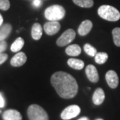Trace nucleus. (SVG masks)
Here are the masks:
<instances>
[{"instance_id": "nucleus-15", "label": "nucleus", "mask_w": 120, "mask_h": 120, "mask_svg": "<svg viewBox=\"0 0 120 120\" xmlns=\"http://www.w3.org/2000/svg\"><path fill=\"white\" fill-rule=\"evenodd\" d=\"M12 30V27L10 24L6 23L0 28V41L5 40L10 34Z\"/></svg>"}, {"instance_id": "nucleus-28", "label": "nucleus", "mask_w": 120, "mask_h": 120, "mask_svg": "<svg viewBox=\"0 0 120 120\" xmlns=\"http://www.w3.org/2000/svg\"><path fill=\"white\" fill-rule=\"evenodd\" d=\"M3 22H4V19H3V17H2V15L0 14V26L2 25V23H3Z\"/></svg>"}, {"instance_id": "nucleus-8", "label": "nucleus", "mask_w": 120, "mask_h": 120, "mask_svg": "<svg viewBox=\"0 0 120 120\" xmlns=\"http://www.w3.org/2000/svg\"><path fill=\"white\" fill-rule=\"evenodd\" d=\"M61 28V25L58 22L49 21L44 24L43 29L45 33L49 35H53L57 34Z\"/></svg>"}, {"instance_id": "nucleus-6", "label": "nucleus", "mask_w": 120, "mask_h": 120, "mask_svg": "<svg viewBox=\"0 0 120 120\" xmlns=\"http://www.w3.org/2000/svg\"><path fill=\"white\" fill-rule=\"evenodd\" d=\"M81 112V109L77 105H71L67 107L61 113V118L64 120H69L77 117Z\"/></svg>"}, {"instance_id": "nucleus-26", "label": "nucleus", "mask_w": 120, "mask_h": 120, "mask_svg": "<svg viewBox=\"0 0 120 120\" xmlns=\"http://www.w3.org/2000/svg\"><path fill=\"white\" fill-rule=\"evenodd\" d=\"M41 4H42V2H41V0H34L33 1V5H34L35 7H36V8L40 7L41 5Z\"/></svg>"}, {"instance_id": "nucleus-11", "label": "nucleus", "mask_w": 120, "mask_h": 120, "mask_svg": "<svg viewBox=\"0 0 120 120\" xmlns=\"http://www.w3.org/2000/svg\"><path fill=\"white\" fill-rule=\"evenodd\" d=\"M4 120H22V116L15 109H8L3 114Z\"/></svg>"}, {"instance_id": "nucleus-21", "label": "nucleus", "mask_w": 120, "mask_h": 120, "mask_svg": "<svg viewBox=\"0 0 120 120\" xmlns=\"http://www.w3.org/2000/svg\"><path fill=\"white\" fill-rule=\"evenodd\" d=\"M113 42L116 46L120 47V27H116L112 31Z\"/></svg>"}, {"instance_id": "nucleus-16", "label": "nucleus", "mask_w": 120, "mask_h": 120, "mask_svg": "<svg viewBox=\"0 0 120 120\" xmlns=\"http://www.w3.org/2000/svg\"><path fill=\"white\" fill-rule=\"evenodd\" d=\"M65 53L70 56H77L82 53V49L77 44L69 45L65 49Z\"/></svg>"}, {"instance_id": "nucleus-22", "label": "nucleus", "mask_w": 120, "mask_h": 120, "mask_svg": "<svg viewBox=\"0 0 120 120\" xmlns=\"http://www.w3.org/2000/svg\"><path fill=\"white\" fill-rule=\"evenodd\" d=\"M83 49H84V51L86 53L91 57H95V56L97 53V49L89 43L85 44Z\"/></svg>"}, {"instance_id": "nucleus-3", "label": "nucleus", "mask_w": 120, "mask_h": 120, "mask_svg": "<svg viewBox=\"0 0 120 120\" xmlns=\"http://www.w3.org/2000/svg\"><path fill=\"white\" fill-rule=\"evenodd\" d=\"M45 17L49 21L58 22L65 17V10L60 5H53L48 7L44 12Z\"/></svg>"}, {"instance_id": "nucleus-10", "label": "nucleus", "mask_w": 120, "mask_h": 120, "mask_svg": "<svg viewBox=\"0 0 120 120\" xmlns=\"http://www.w3.org/2000/svg\"><path fill=\"white\" fill-rule=\"evenodd\" d=\"M27 61V56L23 52H19L13 56L10 61V64L13 67H20Z\"/></svg>"}, {"instance_id": "nucleus-25", "label": "nucleus", "mask_w": 120, "mask_h": 120, "mask_svg": "<svg viewBox=\"0 0 120 120\" xmlns=\"http://www.w3.org/2000/svg\"><path fill=\"white\" fill-rule=\"evenodd\" d=\"M8 54H6V53H0V65L2 64H4L5 61L8 60Z\"/></svg>"}, {"instance_id": "nucleus-18", "label": "nucleus", "mask_w": 120, "mask_h": 120, "mask_svg": "<svg viewBox=\"0 0 120 120\" xmlns=\"http://www.w3.org/2000/svg\"><path fill=\"white\" fill-rule=\"evenodd\" d=\"M24 45V40L22 38H18L11 45V50L13 52H17L20 51Z\"/></svg>"}, {"instance_id": "nucleus-29", "label": "nucleus", "mask_w": 120, "mask_h": 120, "mask_svg": "<svg viewBox=\"0 0 120 120\" xmlns=\"http://www.w3.org/2000/svg\"><path fill=\"white\" fill-rule=\"evenodd\" d=\"M78 120H90L87 117H81L80 119H79Z\"/></svg>"}, {"instance_id": "nucleus-17", "label": "nucleus", "mask_w": 120, "mask_h": 120, "mask_svg": "<svg viewBox=\"0 0 120 120\" xmlns=\"http://www.w3.org/2000/svg\"><path fill=\"white\" fill-rule=\"evenodd\" d=\"M68 64L70 68L77 70L82 69L84 67V62L82 60L75 59V58L69 59L68 61Z\"/></svg>"}, {"instance_id": "nucleus-24", "label": "nucleus", "mask_w": 120, "mask_h": 120, "mask_svg": "<svg viewBox=\"0 0 120 120\" xmlns=\"http://www.w3.org/2000/svg\"><path fill=\"white\" fill-rule=\"evenodd\" d=\"M7 47H8V44L5 41H1L0 42V53H1L4 51H5L7 49Z\"/></svg>"}, {"instance_id": "nucleus-30", "label": "nucleus", "mask_w": 120, "mask_h": 120, "mask_svg": "<svg viewBox=\"0 0 120 120\" xmlns=\"http://www.w3.org/2000/svg\"><path fill=\"white\" fill-rule=\"evenodd\" d=\"M96 120H103V119H100V118H99V119H97Z\"/></svg>"}, {"instance_id": "nucleus-12", "label": "nucleus", "mask_w": 120, "mask_h": 120, "mask_svg": "<svg viewBox=\"0 0 120 120\" xmlns=\"http://www.w3.org/2000/svg\"><path fill=\"white\" fill-rule=\"evenodd\" d=\"M93 23L90 20H85L80 24V26L78 28V33L82 36H84L88 34L90 31L92 29Z\"/></svg>"}, {"instance_id": "nucleus-1", "label": "nucleus", "mask_w": 120, "mask_h": 120, "mask_svg": "<svg viewBox=\"0 0 120 120\" xmlns=\"http://www.w3.org/2000/svg\"><path fill=\"white\" fill-rule=\"evenodd\" d=\"M51 83L61 98L71 99L78 91V85L75 79L64 71H57L52 75Z\"/></svg>"}, {"instance_id": "nucleus-19", "label": "nucleus", "mask_w": 120, "mask_h": 120, "mask_svg": "<svg viewBox=\"0 0 120 120\" xmlns=\"http://www.w3.org/2000/svg\"><path fill=\"white\" fill-rule=\"evenodd\" d=\"M73 3L81 8H91L94 2L93 0H72Z\"/></svg>"}, {"instance_id": "nucleus-23", "label": "nucleus", "mask_w": 120, "mask_h": 120, "mask_svg": "<svg viewBox=\"0 0 120 120\" xmlns=\"http://www.w3.org/2000/svg\"><path fill=\"white\" fill-rule=\"evenodd\" d=\"M10 8V2L9 0H0V9L7 11Z\"/></svg>"}, {"instance_id": "nucleus-9", "label": "nucleus", "mask_w": 120, "mask_h": 120, "mask_svg": "<svg viewBox=\"0 0 120 120\" xmlns=\"http://www.w3.org/2000/svg\"><path fill=\"white\" fill-rule=\"evenodd\" d=\"M86 74L90 82L96 83L99 81L98 72L94 65H88L86 68Z\"/></svg>"}, {"instance_id": "nucleus-5", "label": "nucleus", "mask_w": 120, "mask_h": 120, "mask_svg": "<svg viewBox=\"0 0 120 120\" xmlns=\"http://www.w3.org/2000/svg\"><path fill=\"white\" fill-rule=\"evenodd\" d=\"M75 32L73 29L67 30L57 39L56 43L60 47H64L71 43L75 39Z\"/></svg>"}, {"instance_id": "nucleus-4", "label": "nucleus", "mask_w": 120, "mask_h": 120, "mask_svg": "<svg viewBox=\"0 0 120 120\" xmlns=\"http://www.w3.org/2000/svg\"><path fill=\"white\" fill-rule=\"evenodd\" d=\"M27 116L30 120H49L47 112L43 107L37 104L31 105L28 107Z\"/></svg>"}, {"instance_id": "nucleus-7", "label": "nucleus", "mask_w": 120, "mask_h": 120, "mask_svg": "<svg viewBox=\"0 0 120 120\" xmlns=\"http://www.w3.org/2000/svg\"><path fill=\"white\" fill-rule=\"evenodd\" d=\"M105 79L108 86L112 89L116 88L119 84V77L116 71L113 70L108 71L105 74Z\"/></svg>"}, {"instance_id": "nucleus-20", "label": "nucleus", "mask_w": 120, "mask_h": 120, "mask_svg": "<svg viewBox=\"0 0 120 120\" xmlns=\"http://www.w3.org/2000/svg\"><path fill=\"white\" fill-rule=\"evenodd\" d=\"M108 59V55L105 52H99L97 53L95 56V61L98 64H103L107 61Z\"/></svg>"}, {"instance_id": "nucleus-2", "label": "nucleus", "mask_w": 120, "mask_h": 120, "mask_svg": "<svg viewBox=\"0 0 120 120\" xmlns=\"http://www.w3.org/2000/svg\"><path fill=\"white\" fill-rule=\"evenodd\" d=\"M98 13L99 17L109 22H117L120 19V11L111 5H103L100 6Z\"/></svg>"}, {"instance_id": "nucleus-27", "label": "nucleus", "mask_w": 120, "mask_h": 120, "mask_svg": "<svg viewBox=\"0 0 120 120\" xmlns=\"http://www.w3.org/2000/svg\"><path fill=\"white\" fill-rule=\"evenodd\" d=\"M5 106V100L2 95L0 94V108H2Z\"/></svg>"}, {"instance_id": "nucleus-13", "label": "nucleus", "mask_w": 120, "mask_h": 120, "mask_svg": "<svg viewBox=\"0 0 120 120\" xmlns=\"http://www.w3.org/2000/svg\"><path fill=\"white\" fill-rule=\"evenodd\" d=\"M104 99H105V93L101 88L99 87L94 91V94L92 97V101L95 105H99L103 103Z\"/></svg>"}, {"instance_id": "nucleus-14", "label": "nucleus", "mask_w": 120, "mask_h": 120, "mask_svg": "<svg viewBox=\"0 0 120 120\" xmlns=\"http://www.w3.org/2000/svg\"><path fill=\"white\" fill-rule=\"evenodd\" d=\"M43 35L42 27L38 23H35L31 28V37L35 40H39Z\"/></svg>"}]
</instances>
